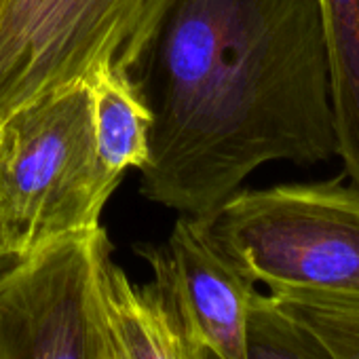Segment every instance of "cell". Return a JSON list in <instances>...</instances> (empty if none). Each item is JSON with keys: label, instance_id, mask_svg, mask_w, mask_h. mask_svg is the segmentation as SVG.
Listing matches in <instances>:
<instances>
[{"label": "cell", "instance_id": "cell-13", "mask_svg": "<svg viewBox=\"0 0 359 359\" xmlns=\"http://www.w3.org/2000/svg\"><path fill=\"white\" fill-rule=\"evenodd\" d=\"M7 5H9V0H0V20H3V13H5Z\"/></svg>", "mask_w": 359, "mask_h": 359}, {"label": "cell", "instance_id": "cell-2", "mask_svg": "<svg viewBox=\"0 0 359 359\" xmlns=\"http://www.w3.org/2000/svg\"><path fill=\"white\" fill-rule=\"evenodd\" d=\"M123 173L95 146L85 81L47 91L0 121V243L26 258L95 231Z\"/></svg>", "mask_w": 359, "mask_h": 359}, {"label": "cell", "instance_id": "cell-1", "mask_svg": "<svg viewBox=\"0 0 359 359\" xmlns=\"http://www.w3.org/2000/svg\"><path fill=\"white\" fill-rule=\"evenodd\" d=\"M123 72L150 114L142 193L182 216L264 163L338 156L319 0H163Z\"/></svg>", "mask_w": 359, "mask_h": 359}, {"label": "cell", "instance_id": "cell-7", "mask_svg": "<svg viewBox=\"0 0 359 359\" xmlns=\"http://www.w3.org/2000/svg\"><path fill=\"white\" fill-rule=\"evenodd\" d=\"M104 359H205L203 346L167 277L133 283L112 260L100 271Z\"/></svg>", "mask_w": 359, "mask_h": 359}, {"label": "cell", "instance_id": "cell-3", "mask_svg": "<svg viewBox=\"0 0 359 359\" xmlns=\"http://www.w3.org/2000/svg\"><path fill=\"white\" fill-rule=\"evenodd\" d=\"M344 177L237 191L195 220L269 294H359V189Z\"/></svg>", "mask_w": 359, "mask_h": 359}, {"label": "cell", "instance_id": "cell-9", "mask_svg": "<svg viewBox=\"0 0 359 359\" xmlns=\"http://www.w3.org/2000/svg\"><path fill=\"white\" fill-rule=\"evenodd\" d=\"M85 83L91 93L93 133L102 163L114 173L140 169L148 156L150 114L135 87L114 66L95 68Z\"/></svg>", "mask_w": 359, "mask_h": 359}, {"label": "cell", "instance_id": "cell-4", "mask_svg": "<svg viewBox=\"0 0 359 359\" xmlns=\"http://www.w3.org/2000/svg\"><path fill=\"white\" fill-rule=\"evenodd\" d=\"M163 0H9L0 20V121L39 95L125 68Z\"/></svg>", "mask_w": 359, "mask_h": 359}, {"label": "cell", "instance_id": "cell-8", "mask_svg": "<svg viewBox=\"0 0 359 359\" xmlns=\"http://www.w3.org/2000/svg\"><path fill=\"white\" fill-rule=\"evenodd\" d=\"M338 156L359 189V0H319Z\"/></svg>", "mask_w": 359, "mask_h": 359}, {"label": "cell", "instance_id": "cell-12", "mask_svg": "<svg viewBox=\"0 0 359 359\" xmlns=\"http://www.w3.org/2000/svg\"><path fill=\"white\" fill-rule=\"evenodd\" d=\"M18 260H22V258H13V256H9L5 250H3V243H0V275L3 273H7Z\"/></svg>", "mask_w": 359, "mask_h": 359}, {"label": "cell", "instance_id": "cell-6", "mask_svg": "<svg viewBox=\"0 0 359 359\" xmlns=\"http://www.w3.org/2000/svg\"><path fill=\"white\" fill-rule=\"evenodd\" d=\"M150 269L171 283L205 359H248V309L256 285L205 239L193 216H182L165 245L140 248Z\"/></svg>", "mask_w": 359, "mask_h": 359}, {"label": "cell", "instance_id": "cell-10", "mask_svg": "<svg viewBox=\"0 0 359 359\" xmlns=\"http://www.w3.org/2000/svg\"><path fill=\"white\" fill-rule=\"evenodd\" d=\"M245 332L248 359H336L317 332L258 290L250 300Z\"/></svg>", "mask_w": 359, "mask_h": 359}, {"label": "cell", "instance_id": "cell-5", "mask_svg": "<svg viewBox=\"0 0 359 359\" xmlns=\"http://www.w3.org/2000/svg\"><path fill=\"white\" fill-rule=\"evenodd\" d=\"M104 226L64 237L0 275V359H104Z\"/></svg>", "mask_w": 359, "mask_h": 359}, {"label": "cell", "instance_id": "cell-11", "mask_svg": "<svg viewBox=\"0 0 359 359\" xmlns=\"http://www.w3.org/2000/svg\"><path fill=\"white\" fill-rule=\"evenodd\" d=\"M271 296L317 332L336 359H359V294L296 292Z\"/></svg>", "mask_w": 359, "mask_h": 359}]
</instances>
